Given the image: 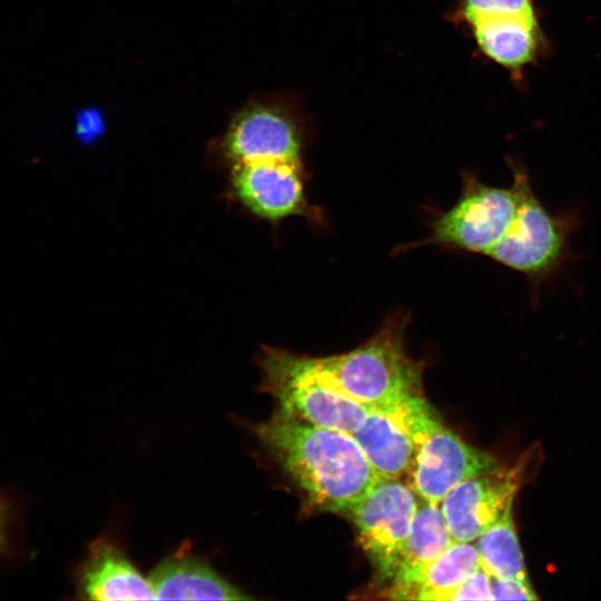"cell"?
<instances>
[{
  "label": "cell",
  "mask_w": 601,
  "mask_h": 601,
  "mask_svg": "<svg viewBox=\"0 0 601 601\" xmlns=\"http://www.w3.org/2000/svg\"><path fill=\"white\" fill-rule=\"evenodd\" d=\"M250 430L308 508L348 513L380 479L348 433L307 423L280 408Z\"/></svg>",
  "instance_id": "obj_1"
},
{
  "label": "cell",
  "mask_w": 601,
  "mask_h": 601,
  "mask_svg": "<svg viewBox=\"0 0 601 601\" xmlns=\"http://www.w3.org/2000/svg\"><path fill=\"white\" fill-rule=\"evenodd\" d=\"M408 315L396 312L366 342L352 351L311 356L314 366L342 392L372 408L392 406L422 394L424 364L405 349Z\"/></svg>",
  "instance_id": "obj_2"
},
{
  "label": "cell",
  "mask_w": 601,
  "mask_h": 601,
  "mask_svg": "<svg viewBox=\"0 0 601 601\" xmlns=\"http://www.w3.org/2000/svg\"><path fill=\"white\" fill-rule=\"evenodd\" d=\"M391 407L413 442L405 475L418 497L440 503L461 482L501 467L495 457L450 430L422 394Z\"/></svg>",
  "instance_id": "obj_3"
},
{
  "label": "cell",
  "mask_w": 601,
  "mask_h": 601,
  "mask_svg": "<svg viewBox=\"0 0 601 601\" xmlns=\"http://www.w3.org/2000/svg\"><path fill=\"white\" fill-rule=\"evenodd\" d=\"M256 359L260 390L276 398L278 408L307 423L353 434L372 410L342 392L308 355L263 345Z\"/></svg>",
  "instance_id": "obj_4"
},
{
  "label": "cell",
  "mask_w": 601,
  "mask_h": 601,
  "mask_svg": "<svg viewBox=\"0 0 601 601\" xmlns=\"http://www.w3.org/2000/svg\"><path fill=\"white\" fill-rule=\"evenodd\" d=\"M515 194L514 217L489 257L539 285L564 263L574 216L551 214L536 197L520 161L509 160Z\"/></svg>",
  "instance_id": "obj_5"
},
{
  "label": "cell",
  "mask_w": 601,
  "mask_h": 601,
  "mask_svg": "<svg viewBox=\"0 0 601 601\" xmlns=\"http://www.w3.org/2000/svg\"><path fill=\"white\" fill-rule=\"evenodd\" d=\"M225 174L227 199L255 218L274 225L293 216L323 220L322 210L306 195L303 160H254L233 166Z\"/></svg>",
  "instance_id": "obj_6"
},
{
  "label": "cell",
  "mask_w": 601,
  "mask_h": 601,
  "mask_svg": "<svg viewBox=\"0 0 601 601\" xmlns=\"http://www.w3.org/2000/svg\"><path fill=\"white\" fill-rule=\"evenodd\" d=\"M208 149L209 162L224 173L254 160H302V132L282 104L256 99L234 115Z\"/></svg>",
  "instance_id": "obj_7"
},
{
  "label": "cell",
  "mask_w": 601,
  "mask_h": 601,
  "mask_svg": "<svg viewBox=\"0 0 601 601\" xmlns=\"http://www.w3.org/2000/svg\"><path fill=\"white\" fill-rule=\"evenodd\" d=\"M418 500L407 483L380 477L348 511L359 544L382 583H388L397 571Z\"/></svg>",
  "instance_id": "obj_8"
},
{
  "label": "cell",
  "mask_w": 601,
  "mask_h": 601,
  "mask_svg": "<svg viewBox=\"0 0 601 601\" xmlns=\"http://www.w3.org/2000/svg\"><path fill=\"white\" fill-rule=\"evenodd\" d=\"M515 206L512 187L490 186L466 174L459 200L432 221L424 243L489 256L506 233Z\"/></svg>",
  "instance_id": "obj_9"
},
{
  "label": "cell",
  "mask_w": 601,
  "mask_h": 601,
  "mask_svg": "<svg viewBox=\"0 0 601 601\" xmlns=\"http://www.w3.org/2000/svg\"><path fill=\"white\" fill-rule=\"evenodd\" d=\"M530 461L524 455L510 467L472 476L443 497L440 508L455 542H474L501 516L524 482Z\"/></svg>",
  "instance_id": "obj_10"
},
{
  "label": "cell",
  "mask_w": 601,
  "mask_h": 601,
  "mask_svg": "<svg viewBox=\"0 0 601 601\" xmlns=\"http://www.w3.org/2000/svg\"><path fill=\"white\" fill-rule=\"evenodd\" d=\"M467 24L480 51L520 88L525 86V70L540 67L554 51L540 17L479 19Z\"/></svg>",
  "instance_id": "obj_11"
},
{
  "label": "cell",
  "mask_w": 601,
  "mask_h": 601,
  "mask_svg": "<svg viewBox=\"0 0 601 601\" xmlns=\"http://www.w3.org/2000/svg\"><path fill=\"white\" fill-rule=\"evenodd\" d=\"M77 584L78 592L88 600L155 599L149 579L108 539L92 542L78 572Z\"/></svg>",
  "instance_id": "obj_12"
},
{
  "label": "cell",
  "mask_w": 601,
  "mask_h": 601,
  "mask_svg": "<svg viewBox=\"0 0 601 601\" xmlns=\"http://www.w3.org/2000/svg\"><path fill=\"white\" fill-rule=\"evenodd\" d=\"M148 579L158 600L250 599L207 562L184 551L164 559Z\"/></svg>",
  "instance_id": "obj_13"
},
{
  "label": "cell",
  "mask_w": 601,
  "mask_h": 601,
  "mask_svg": "<svg viewBox=\"0 0 601 601\" xmlns=\"http://www.w3.org/2000/svg\"><path fill=\"white\" fill-rule=\"evenodd\" d=\"M454 542L440 503L420 497L397 571L382 591L384 598L403 600L424 570Z\"/></svg>",
  "instance_id": "obj_14"
},
{
  "label": "cell",
  "mask_w": 601,
  "mask_h": 601,
  "mask_svg": "<svg viewBox=\"0 0 601 601\" xmlns=\"http://www.w3.org/2000/svg\"><path fill=\"white\" fill-rule=\"evenodd\" d=\"M380 477L405 475L413 455V442L392 407L372 408L351 434Z\"/></svg>",
  "instance_id": "obj_15"
},
{
  "label": "cell",
  "mask_w": 601,
  "mask_h": 601,
  "mask_svg": "<svg viewBox=\"0 0 601 601\" xmlns=\"http://www.w3.org/2000/svg\"><path fill=\"white\" fill-rule=\"evenodd\" d=\"M472 542H454L422 573L403 600L446 601L449 594L481 568Z\"/></svg>",
  "instance_id": "obj_16"
},
{
  "label": "cell",
  "mask_w": 601,
  "mask_h": 601,
  "mask_svg": "<svg viewBox=\"0 0 601 601\" xmlns=\"http://www.w3.org/2000/svg\"><path fill=\"white\" fill-rule=\"evenodd\" d=\"M513 503L476 539L482 568L492 577L526 580V569L512 515Z\"/></svg>",
  "instance_id": "obj_17"
},
{
  "label": "cell",
  "mask_w": 601,
  "mask_h": 601,
  "mask_svg": "<svg viewBox=\"0 0 601 601\" xmlns=\"http://www.w3.org/2000/svg\"><path fill=\"white\" fill-rule=\"evenodd\" d=\"M540 16L535 0H460L459 19L466 24L479 19Z\"/></svg>",
  "instance_id": "obj_18"
},
{
  "label": "cell",
  "mask_w": 601,
  "mask_h": 601,
  "mask_svg": "<svg viewBox=\"0 0 601 601\" xmlns=\"http://www.w3.org/2000/svg\"><path fill=\"white\" fill-rule=\"evenodd\" d=\"M449 600H491V575L481 566L449 594Z\"/></svg>",
  "instance_id": "obj_19"
},
{
  "label": "cell",
  "mask_w": 601,
  "mask_h": 601,
  "mask_svg": "<svg viewBox=\"0 0 601 601\" xmlns=\"http://www.w3.org/2000/svg\"><path fill=\"white\" fill-rule=\"evenodd\" d=\"M530 580L501 579L491 575V600H536Z\"/></svg>",
  "instance_id": "obj_20"
},
{
  "label": "cell",
  "mask_w": 601,
  "mask_h": 601,
  "mask_svg": "<svg viewBox=\"0 0 601 601\" xmlns=\"http://www.w3.org/2000/svg\"><path fill=\"white\" fill-rule=\"evenodd\" d=\"M102 118L95 109H85L76 117V136L82 142L92 140L101 132Z\"/></svg>",
  "instance_id": "obj_21"
},
{
  "label": "cell",
  "mask_w": 601,
  "mask_h": 601,
  "mask_svg": "<svg viewBox=\"0 0 601 601\" xmlns=\"http://www.w3.org/2000/svg\"><path fill=\"white\" fill-rule=\"evenodd\" d=\"M4 525H6V509L3 503L0 501V548L2 546L4 540Z\"/></svg>",
  "instance_id": "obj_22"
}]
</instances>
